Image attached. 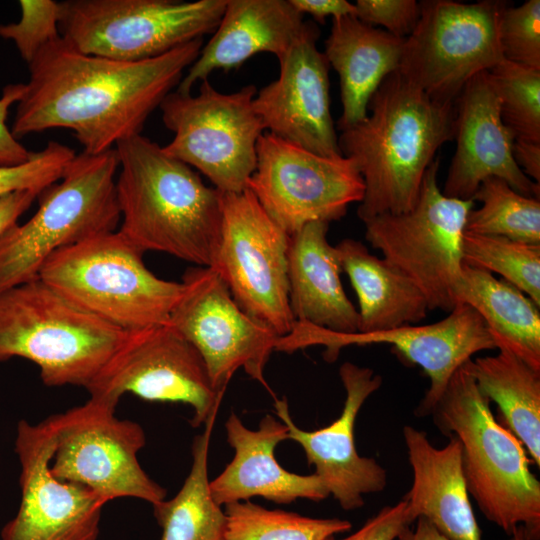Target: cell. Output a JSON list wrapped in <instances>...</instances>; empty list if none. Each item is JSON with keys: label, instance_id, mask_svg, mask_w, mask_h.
Here are the masks:
<instances>
[{"label": "cell", "instance_id": "cell-30", "mask_svg": "<svg viewBox=\"0 0 540 540\" xmlns=\"http://www.w3.org/2000/svg\"><path fill=\"white\" fill-rule=\"evenodd\" d=\"M215 418L206 421L191 447L192 465L178 493L153 504L162 529L160 540H225L226 514L212 497L208 477V452Z\"/></svg>", "mask_w": 540, "mask_h": 540}, {"label": "cell", "instance_id": "cell-35", "mask_svg": "<svg viewBox=\"0 0 540 540\" xmlns=\"http://www.w3.org/2000/svg\"><path fill=\"white\" fill-rule=\"evenodd\" d=\"M499 42L504 60L540 70V1L507 5L499 21Z\"/></svg>", "mask_w": 540, "mask_h": 540}, {"label": "cell", "instance_id": "cell-20", "mask_svg": "<svg viewBox=\"0 0 540 540\" xmlns=\"http://www.w3.org/2000/svg\"><path fill=\"white\" fill-rule=\"evenodd\" d=\"M339 375L346 392L340 416L330 425L307 431L293 421L286 398H275L277 417L288 427V438L304 450L309 465L330 495L346 511L364 505V495L378 493L387 485L386 470L373 458L358 454L354 440L357 415L368 397L382 385L380 375L368 367L345 362Z\"/></svg>", "mask_w": 540, "mask_h": 540}, {"label": "cell", "instance_id": "cell-22", "mask_svg": "<svg viewBox=\"0 0 540 540\" xmlns=\"http://www.w3.org/2000/svg\"><path fill=\"white\" fill-rule=\"evenodd\" d=\"M227 441L235 454L213 480L210 491L219 505L262 497L278 504L297 499L315 502L330 496L315 474L300 475L284 469L276 460V446L288 438V427L272 415H265L257 430L247 428L231 413L225 423Z\"/></svg>", "mask_w": 540, "mask_h": 540}, {"label": "cell", "instance_id": "cell-15", "mask_svg": "<svg viewBox=\"0 0 540 540\" xmlns=\"http://www.w3.org/2000/svg\"><path fill=\"white\" fill-rule=\"evenodd\" d=\"M256 151L246 188L288 235L310 222L338 221L363 198V179L352 158L322 156L268 132Z\"/></svg>", "mask_w": 540, "mask_h": 540}, {"label": "cell", "instance_id": "cell-21", "mask_svg": "<svg viewBox=\"0 0 540 540\" xmlns=\"http://www.w3.org/2000/svg\"><path fill=\"white\" fill-rule=\"evenodd\" d=\"M454 107L456 150L443 195L473 200L483 180L497 177L518 193L539 198L540 184L526 176L514 160L515 138L502 121L499 98L488 71L466 83Z\"/></svg>", "mask_w": 540, "mask_h": 540}, {"label": "cell", "instance_id": "cell-40", "mask_svg": "<svg viewBox=\"0 0 540 540\" xmlns=\"http://www.w3.org/2000/svg\"><path fill=\"white\" fill-rule=\"evenodd\" d=\"M24 87V83L8 84L0 97V167L23 164L33 153L13 136L6 124L9 108L20 100Z\"/></svg>", "mask_w": 540, "mask_h": 540}, {"label": "cell", "instance_id": "cell-16", "mask_svg": "<svg viewBox=\"0 0 540 540\" xmlns=\"http://www.w3.org/2000/svg\"><path fill=\"white\" fill-rule=\"evenodd\" d=\"M181 282L169 322L201 354L216 394L222 399L235 372L243 369L274 396L264 370L281 337L244 312L212 268H189Z\"/></svg>", "mask_w": 540, "mask_h": 540}, {"label": "cell", "instance_id": "cell-41", "mask_svg": "<svg viewBox=\"0 0 540 540\" xmlns=\"http://www.w3.org/2000/svg\"><path fill=\"white\" fill-rule=\"evenodd\" d=\"M43 191L23 189L0 194V241Z\"/></svg>", "mask_w": 540, "mask_h": 540}, {"label": "cell", "instance_id": "cell-42", "mask_svg": "<svg viewBox=\"0 0 540 540\" xmlns=\"http://www.w3.org/2000/svg\"><path fill=\"white\" fill-rule=\"evenodd\" d=\"M292 5L303 15L309 14L318 23L325 18H338L355 15L354 4L346 0H290Z\"/></svg>", "mask_w": 540, "mask_h": 540}, {"label": "cell", "instance_id": "cell-33", "mask_svg": "<svg viewBox=\"0 0 540 540\" xmlns=\"http://www.w3.org/2000/svg\"><path fill=\"white\" fill-rule=\"evenodd\" d=\"M463 264L497 273L540 307V244L464 231Z\"/></svg>", "mask_w": 540, "mask_h": 540}, {"label": "cell", "instance_id": "cell-4", "mask_svg": "<svg viewBox=\"0 0 540 540\" xmlns=\"http://www.w3.org/2000/svg\"><path fill=\"white\" fill-rule=\"evenodd\" d=\"M429 415L441 433L460 442L467 490L487 520L508 535L521 525L528 540H539L540 481L530 470L532 461L519 439L495 419L465 365Z\"/></svg>", "mask_w": 540, "mask_h": 540}, {"label": "cell", "instance_id": "cell-5", "mask_svg": "<svg viewBox=\"0 0 540 540\" xmlns=\"http://www.w3.org/2000/svg\"><path fill=\"white\" fill-rule=\"evenodd\" d=\"M126 331L77 306L39 277L0 292V362L36 364L49 387H84Z\"/></svg>", "mask_w": 540, "mask_h": 540}, {"label": "cell", "instance_id": "cell-31", "mask_svg": "<svg viewBox=\"0 0 540 540\" xmlns=\"http://www.w3.org/2000/svg\"><path fill=\"white\" fill-rule=\"evenodd\" d=\"M473 200L481 207L469 212L465 232L540 244L539 198L518 193L503 179L488 177Z\"/></svg>", "mask_w": 540, "mask_h": 540}, {"label": "cell", "instance_id": "cell-26", "mask_svg": "<svg viewBox=\"0 0 540 540\" xmlns=\"http://www.w3.org/2000/svg\"><path fill=\"white\" fill-rule=\"evenodd\" d=\"M405 39L361 22L354 15L332 19L324 55L340 80L339 131L362 121L382 81L398 70Z\"/></svg>", "mask_w": 540, "mask_h": 540}, {"label": "cell", "instance_id": "cell-44", "mask_svg": "<svg viewBox=\"0 0 540 540\" xmlns=\"http://www.w3.org/2000/svg\"><path fill=\"white\" fill-rule=\"evenodd\" d=\"M397 540H450L439 532L425 518L416 520V528L410 529L409 526L404 527L399 533Z\"/></svg>", "mask_w": 540, "mask_h": 540}, {"label": "cell", "instance_id": "cell-43", "mask_svg": "<svg viewBox=\"0 0 540 540\" xmlns=\"http://www.w3.org/2000/svg\"><path fill=\"white\" fill-rule=\"evenodd\" d=\"M513 157L523 173L536 183H540V143L515 140Z\"/></svg>", "mask_w": 540, "mask_h": 540}, {"label": "cell", "instance_id": "cell-6", "mask_svg": "<svg viewBox=\"0 0 540 540\" xmlns=\"http://www.w3.org/2000/svg\"><path fill=\"white\" fill-rule=\"evenodd\" d=\"M119 230L53 253L39 278L68 300L123 331L168 323L182 282L153 274Z\"/></svg>", "mask_w": 540, "mask_h": 540}, {"label": "cell", "instance_id": "cell-32", "mask_svg": "<svg viewBox=\"0 0 540 540\" xmlns=\"http://www.w3.org/2000/svg\"><path fill=\"white\" fill-rule=\"evenodd\" d=\"M224 506L225 540H327L352 527L347 520L311 518L295 512L267 509L250 500Z\"/></svg>", "mask_w": 540, "mask_h": 540}, {"label": "cell", "instance_id": "cell-10", "mask_svg": "<svg viewBox=\"0 0 540 540\" xmlns=\"http://www.w3.org/2000/svg\"><path fill=\"white\" fill-rule=\"evenodd\" d=\"M256 93L254 85L223 93L208 79L200 82L197 95L170 92L159 106L174 134L164 152L197 169L222 193L245 190L265 132L253 106Z\"/></svg>", "mask_w": 540, "mask_h": 540}, {"label": "cell", "instance_id": "cell-2", "mask_svg": "<svg viewBox=\"0 0 540 540\" xmlns=\"http://www.w3.org/2000/svg\"><path fill=\"white\" fill-rule=\"evenodd\" d=\"M454 134V104L432 99L398 70L388 75L366 117L338 135L341 154L355 161L363 179L360 220L411 210L436 153Z\"/></svg>", "mask_w": 540, "mask_h": 540}, {"label": "cell", "instance_id": "cell-27", "mask_svg": "<svg viewBox=\"0 0 540 540\" xmlns=\"http://www.w3.org/2000/svg\"><path fill=\"white\" fill-rule=\"evenodd\" d=\"M358 298L357 333L390 330L422 321L429 310L419 288L360 241L345 238L336 246Z\"/></svg>", "mask_w": 540, "mask_h": 540}, {"label": "cell", "instance_id": "cell-12", "mask_svg": "<svg viewBox=\"0 0 540 540\" xmlns=\"http://www.w3.org/2000/svg\"><path fill=\"white\" fill-rule=\"evenodd\" d=\"M115 412L116 407L89 398L49 416L55 437L52 475L87 487L106 503L123 497L152 505L164 500L166 489L148 476L137 458L146 443L142 426Z\"/></svg>", "mask_w": 540, "mask_h": 540}, {"label": "cell", "instance_id": "cell-24", "mask_svg": "<svg viewBox=\"0 0 540 540\" xmlns=\"http://www.w3.org/2000/svg\"><path fill=\"white\" fill-rule=\"evenodd\" d=\"M403 437L413 474L411 488L402 499L408 523L422 517L450 540H482L462 472L458 439L448 436L449 442L437 448L425 431L408 425Z\"/></svg>", "mask_w": 540, "mask_h": 540}, {"label": "cell", "instance_id": "cell-3", "mask_svg": "<svg viewBox=\"0 0 540 540\" xmlns=\"http://www.w3.org/2000/svg\"><path fill=\"white\" fill-rule=\"evenodd\" d=\"M119 232L139 251H159L212 268L222 232V192L138 134L115 146Z\"/></svg>", "mask_w": 540, "mask_h": 540}, {"label": "cell", "instance_id": "cell-9", "mask_svg": "<svg viewBox=\"0 0 540 540\" xmlns=\"http://www.w3.org/2000/svg\"><path fill=\"white\" fill-rule=\"evenodd\" d=\"M439 159L427 169L414 207L364 221L365 238L383 259L410 279L429 310L451 312L462 276V239L474 200L443 195L437 182Z\"/></svg>", "mask_w": 540, "mask_h": 540}, {"label": "cell", "instance_id": "cell-1", "mask_svg": "<svg viewBox=\"0 0 540 540\" xmlns=\"http://www.w3.org/2000/svg\"><path fill=\"white\" fill-rule=\"evenodd\" d=\"M203 38L141 61L82 53L61 36L28 64L17 102L16 139L52 128L73 132L85 153L99 154L141 134L150 114L199 56Z\"/></svg>", "mask_w": 540, "mask_h": 540}, {"label": "cell", "instance_id": "cell-19", "mask_svg": "<svg viewBox=\"0 0 540 540\" xmlns=\"http://www.w3.org/2000/svg\"><path fill=\"white\" fill-rule=\"evenodd\" d=\"M320 30L304 26L280 58L279 76L253 101L265 131L322 156L342 155L330 110L329 63L317 49Z\"/></svg>", "mask_w": 540, "mask_h": 540}, {"label": "cell", "instance_id": "cell-37", "mask_svg": "<svg viewBox=\"0 0 540 540\" xmlns=\"http://www.w3.org/2000/svg\"><path fill=\"white\" fill-rule=\"evenodd\" d=\"M75 155L70 147L49 141L44 149L33 152L27 162L0 167V194L23 189L44 191L62 177Z\"/></svg>", "mask_w": 540, "mask_h": 540}, {"label": "cell", "instance_id": "cell-13", "mask_svg": "<svg viewBox=\"0 0 540 540\" xmlns=\"http://www.w3.org/2000/svg\"><path fill=\"white\" fill-rule=\"evenodd\" d=\"M86 390L89 398L116 408L126 393L188 404L193 427L216 417L222 401L201 354L170 322L127 332Z\"/></svg>", "mask_w": 540, "mask_h": 540}, {"label": "cell", "instance_id": "cell-34", "mask_svg": "<svg viewBox=\"0 0 540 540\" xmlns=\"http://www.w3.org/2000/svg\"><path fill=\"white\" fill-rule=\"evenodd\" d=\"M488 72L515 140L540 143V70L503 60Z\"/></svg>", "mask_w": 540, "mask_h": 540}, {"label": "cell", "instance_id": "cell-38", "mask_svg": "<svg viewBox=\"0 0 540 540\" xmlns=\"http://www.w3.org/2000/svg\"><path fill=\"white\" fill-rule=\"evenodd\" d=\"M354 7V16L361 22L382 26L404 39L414 31L420 17V3L415 0H357Z\"/></svg>", "mask_w": 540, "mask_h": 540}, {"label": "cell", "instance_id": "cell-7", "mask_svg": "<svg viewBox=\"0 0 540 540\" xmlns=\"http://www.w3.org/2000/svg\"><path fill=\"white\" fill-rule=\"evenodd\" d=\"M118 169L115 148L74 156L60 182L40 194L36 213L1 239L0 292L38 278L42 265L56 251L116 230Z\"/></svg>", "mask_w": 540, "mask_h": 540}, {"label": "cell", "instance_id": "cell-39", "mask_svg": "<svg viewBox=\"0 0 540 540\" xmlns=\"http://www.w3.org/2000/svg\"><path fill=\"white\" fill-rule=\"evenodd\" d=\"M406 526H410L406 516V503L401 500L394 505L383 507L351 535L342 539L332 536L327 540H396Z\"/></svg>", "mask_w": 540, "mask_h": 540}, {"label": "cell", "instance_id": "cell-8", "mask_svg": "<svg viewBox=\"0 0 540 540\" xmlns=\"http://www.w3.org/2000/svg\"><path fill=\"white\" fill-rule=\"evenodd\" d=\"M227 0H68L60 2L61 37L78 51L141 61L213 33Z\"/></svg>", "mask_w": 540, "mask_h": 540}, {"label": "cell", "instance_id": "cell-29", "mask_svg": "<svg viewBox=\"0 0 540 540\" xmlns=\"http://www.w3.org/2000/svg\"><path fill=\"white\" fill-rule=\"evenodd\" d=\"M492 356L464 365L479 391L498 406L500 423L523 444L533 464L540 466V371L505 347Z\"/></svg>", "mask_w": 540, "mask_h": 540}, {"label": "cell", "instance_id": "cell-11", "mask_svg": "<svg viewBox=\"0 0 540 540\" xmlns=\"http://www.w3.org/2000/svg\"><path fill=\"white\" fill-rule=\"evenodd\" d=\"M398 72L432 99L454 104L466 83L504 60L499 21L505 1H420Z\"/></svg>", "mask_w": 540, "mask_h": 540}, {"label": "cell", "instance_id": "cell-18", "mask_svg": "<svg viewBox=\"0 0 540 540\" xmlns=\"http://www.w3.org/2000/svg\"><path fill=\"white\" fill-rule=\"evenodd\" d=\"M302 347L324 346L327 361L337 359L348 345L389 344L410 365L421 367L430 386L415 416H428L455 371L480 351L497 349L481 315L471 306L457 304L444 319L428 325H406L373 333L338 334L307 324L300 329Z\"/></svg>", "mask_w": 540, "mask_h": 540}, {"label": "cell", "instance_id": "cell-25", "mask_svg": "<svg viewBox=\"0 0 540 540\" xmlns=\"http://www.w3.org/2000/svg\"><path fill=\"white\" fill-rule=\"evenodd\" d=\"M329 223L310 222L289 235V304L296 322L338 334L358 332L359 315L347 297L341 261L327 233Z\"/></svg>", "mask_w": 540, "mask_h": 540}, {"label": "cell", "instance_id": "cell-28", "mask_svg": "<svg viewBox=\"0 0 540 540\" xmlns=\"http://www.w3.org/2000/svg\"><path fill=\"white\" fill-rule=\"evenodd\" d=\"M457 304L474 308L496 343L540 371V311L521 290L493 274L463 264Z\"/></svg>", "mask_w": 540, "mask_h": 540}, {"label": "cell", "instance_id": "cell-36", "mask_svg": "<svg viewBox=\"0 0 540 540\" xmlns=\"http://www.w3.org/2000/svg\"><path fill=\"white\" fill-rule=\"evenodd\" d=\"M21 18L16 23L0 24V37L12 40L29 64L41 48L58 39L60 2L21 0Z\"/></svg>", "mask_w": 540, "mask_h": 540}, {"label": "cell", "instance_id": "cell-17", "mask_svg": "<svg viewBox=\"0 0 540 540\" xmlns=\"http://www.w3.org/2000/svg\"><path fill=\"white\" fill-rule=\"evenodd\" d=\"M55 449L49 418L38 424L20 420L15 452L20 463L21 500L0 540H97L103 507L92 490L51 473Z\"/></svg>", "mask_w": 540, "mask_h": 540}, {"label": "cell", "instance_id": "cell-14", "mask_svg": "<svg viewBox=\"0 0 540 540\" xmlns=\"http://www.w3.org/2000/svg\"><path fill=\"white\" fill-rule=\"evenodd\" d=\"M222 210L220 246L212 269L244 312L284 338L296 324L289 304V235L248 188L222 193Z\"/></svg>", "mask_w": 540, "mask_h": 540}, {"label": "cell", "instance_id": "cell-45", "mask_svg": "<svg viewBox=\"0 0 540 540\" xmlns=\"http://www.w3.org/2000/svg\"><path fill=\"white\" fill-rule=\"evenodd\" d=\"M509 540H528L523 526L516 527L510 534Z\"/></svg>", "mask_w": 540, "mask_h": 540}, {"label": "cell", "instance_id": "cell-23", "mask_svg": "<svg viewBox=\"0 0 540 540\" xmlns=\"http://www.w3.org/2000/svg\"><path fill=\"white\" fill-rule=\"evenodd\" d=\"M303 17L290 0H227L213 36L176 91L191 93L213 71L238 69L259 53H271L279 60L300 34Z\"/></svg>", "mask_w": 540, "mask_h": 540}]
</instances>
